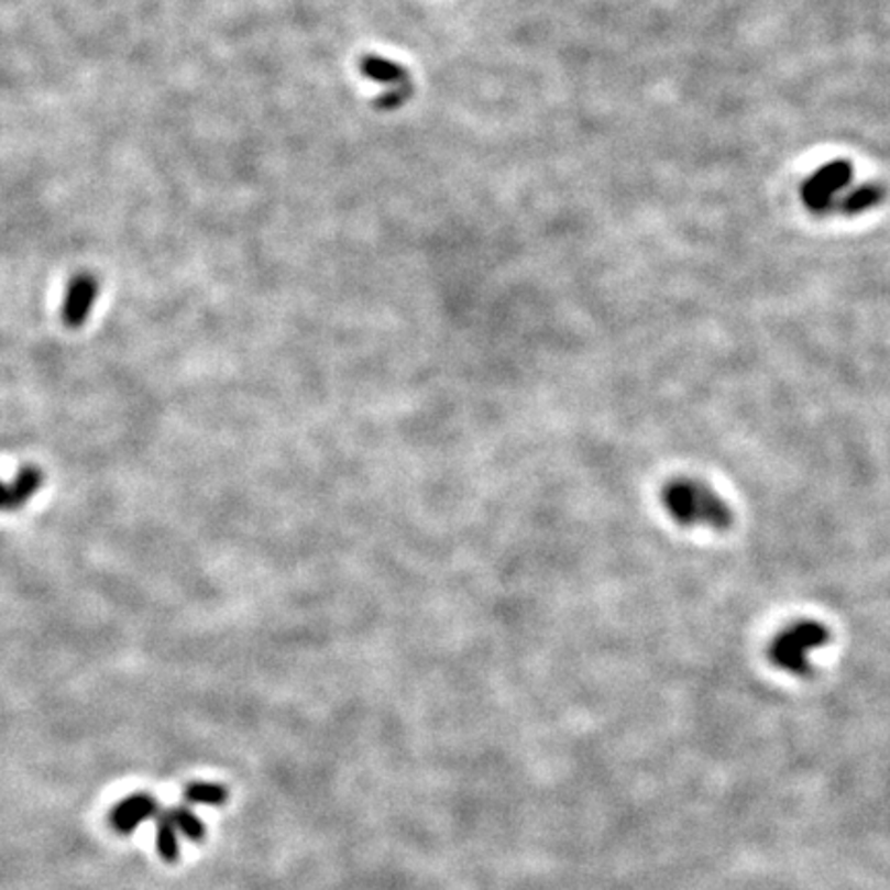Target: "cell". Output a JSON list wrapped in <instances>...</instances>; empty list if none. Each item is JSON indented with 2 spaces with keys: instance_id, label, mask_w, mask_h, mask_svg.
Instances as JSON below:
<instances>
[{
  "instance_id": "obj_1",
  "label": "cell",
  "mask_w": 890,
  "mask_h": 890,
  "mask_svg": "<svg viewBox=\"0 0 890 890\" xmlns=\"http://www.w3.org/2000/svg\"><path fill=\"white\" fill-rule=\"evenodd\" d=\"M662 505L666 514L682 528H712L715 532H726L734 524V512L712 486L679 476L662 488Z\"/></svg>"
},
{
  "instance_id": "obj_2",
  "label": "cell",
  "mask_w": 890,
  "mask_h": 890,
  "mask_svg": "<svg viewBox=\"0 0 890 890\" xmlns=\"http://www.w3.org/2000/svg\"><path fill=\"white\" fill-rule=\"evenodd\" d=\"M828 639L831 633L823 623L798 620L773 637L769 646V660L792 677H806L812 672L810 656L816 649L825 648Z\"/></svg>"
},
{
  "instance_id": "obj_8",
  "label": "cell",
  "mask_w": 890,
  "mask_h": 890,
  "mask_svg": "<svg viewBox=\"0 0 890 890\" xmlns=\"http://www.w3.org/2000/svg\"><path fill=\"white\" fill-rule=\"evenodd\" d=\"M361 73L375 83L398 87L408 83V73L403 65L384 58V56H365L361 61Z\"/></svg>"
},
{
  "instance_id": "obj_12",
  "label": "cell",
  "mask_w": 890,
  "mask_h": 890,
  "mask_svg": "<svg viewBox=\"0 0 890 890\" xmlns=\"http://www.w3.org/2000/svg\"><path fill=\"white\" fill-rule=\"evenodd\" d=\"M410 94H413L410 83L398 85V87H392V91H388L386 96H382V98H380L377 106H380L382 110H396V108H400V106L405 103L406 99L410 98Z\"/></svg>"
},
{
  "instance_id": "obj_9",
  "label": "cell",
  "mask_w": 890,
  "mask_h": 890,
  "mask_svg": "<svg viewBox=\"0 0 890 890\" xmlns=\"http://www.w3.org/2000/svg\"><path fill=\"white\" fill-rule=\"evenodd\" d=\"M184 798L190 804H202V806H223L229 800V792L221 783L211 781H195L184 790Z\"/></svg>"
},
{
  "instance_id": "obj_6",
  "label": "cell",
  "mask_w": 890,
  "mask_h": 890,
  "mask_svg": "<svg viewBox=\"0 0 890 890\" xmlns=\"http://www.w3.org/2000/svg\"><path fill=\"white\" fill-rule=\"evenodd\" d=\"M44 483L42 470L25 466L19 470L11 483L0 481V512H15L32 499Z\"/></svg>"
},
{
  "instance_id": "obj_7",
  "label": "cell",
  "mask_w": 890,
  "mask_h": 890,
  "mask_svg": "<svg viewBox=\"0 0 890 890\" xmlns=\"http://www.w3.org/2000/svg\"><path fill=\"white\" fill-rule=\"evenodd\" d=\"M884 196H887V188L882 184L866 182L858 188H854L851 193L839 196L833 211L842 212L845 217H856V215L878 207L884 200Z\"/></svg>"
},
{
  "instance_id": "obj_5",
  "label": "cell",
  "mask_w": 890,
  "mask_h": 890,
  "mask_svg": "<svg viewBox=\"0 0 890 890\" xmlns=\"http://www.w3.org/2000/svg\"><path fill=\"white\" fill-rule=\"evenodd\" d=\"M157 812H160V804L151 793H132L113 806L110 812V825L113 826V831H118L122 835H130L145 821L153 818Z\"/></svg>"
},
{
  "instance_id": "obj_4",
  "label": "cell",
  "mask_w": 890,
  "mask_h": 890,
  "mask_svg": "<svg viewBox=\"0 0 890 890\" xmlns=\"http://www.w3.org/2000/svg\"><path fill=\"white\" fill-rule=\"evenodd\" d=\"M98 293L99 283L96 276H75L65 293L63 311H61L63 322H65L68 328H81V326L89 320V316H91V309L96 306Z\"/></svg>"
},
{
  "instance_id": "obj_11",
  "label": "cell",
  "mask_w": 890,
  "mask_h": 890,
  "mask_svg": "<svg viewBox=\"0 0 890 890\" xmlns=\"http://www.w3.org/2000/svg\"><path fill=\"white\" fill-rule=\"evenodd\" d=\"M157 851L167 864H176L179 859L178 828L174 826L167 812L157 821Z\"/></svg>"
},
{
  "instance_id": "obj_10",
  "label": "cell",
  "mask_w": 890,
  "mask_h": 890,
  "mask_svg": "<svg viewBox=\"0 0 890 890\" xmlns=\"http://www.w3.org/2000/svg\"><path fill=\"white\" fill-rule=\"evenodd\" d=\"M167 816L172 818L174 826L178 828L184 837H188L193 843H200L207 835V826L200 821V816L186 806H174L167 810Z\"/></svg>"
},
{
  "instance_id": "obj_3",
  "label": "cell",
  "mask_w": 890,
  "mask_h": 890,
  "mask_svg": "<svg viewBox=\"0 0 890 890\" xmlns=\"http://www.w3.org/2000/svg\"><path fill=\"white\" fill-rule=\"evenodd\" d=\"M851 176H854V167L845 160H833V162L821 165L802 186L804 207L814 215H826V212L833 211L835 202L849 186Z\"/></svg>"
}]
</instances>
